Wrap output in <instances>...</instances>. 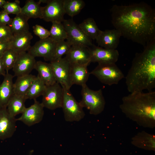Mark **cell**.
<instances>
[{"label":"cell","mask_w":155,"mask_h":155,"mask_svg":"<svg viewBox=\"0 0 155 155\" xmlns=\"http://www.w3.org/2000/svg\"><path fill=\"white\" fill-rule=\"evenodd\" d=\"M111 21L121 36L144 48L155 40V11L144 2L126 5H113Z\"/></svg>","instance_id":"6da1fadb"},{"label":"cell","mask_w":155,"mask_h":155,"mask_svg":"<svg viewBox=\"0 0 155 155\" xmlns=\"http://www.w3.org/2000/svg\"><path fill=\"white\" fill-rule=\"evenodd\" d=\"M128 91L151 92L155 88V40L137 53L125 77Z\"/></svg>","instance_id":"7a4b0ae2"},{"label":"cell","mask_w":155,"mask_h":155,"mask_svg":"<svg viewBox=\"0 0 155 155\" xmlns=\"http://www.w3.org/2000/svg\"><path fill=\"white\" fill-rule=\"evenodd\" d=\"M123 97L119 108L126 117L140 126L155 127V92H134Z\"/></svg>","instance_id":"3957f363"},{"label":"cell","mask_w":155,"mask_h":155,"mask_svg":"<svg viewBox=\"0 0 155 155\" xmlns=\"http://www.w3.org/2000/svg\"><path fill=\"white\" fill-rule=\"evenodd\" d=\"M82 98L79 102L82 108H86L91 115H97L104 111L106 102L101 89L95 90L91 89L86 84L82 86Z\"/></svg>","instance_id":"277c9868"},{"label":"cell","mask_w":155,"mask_h":155,"mask_svg":"<svg viewBox=\"0 0 155 155\" xmlns=\"http://www.w3.org/2000/svg\"><path fill=\"white\" fill-rule=\"evenodd\" d=\"M102 84L109 86L117 84L124 75L115 63H98L91 72Z\"/></svg>","instance_id":"5b68a950"},{"label":"cell","mask_w":155,"mask_h":155,"mask_svg":"<svg viewBox=\"0 0 155 155\" xmlns=\"http://www.w3.org/2000/svg\"><path fill=\"white\" fill-rule=\"evenodd\" d=\"M63 88V96L61 108L65 120L71 122L80 121L85 116L83 108L76 100L70 90Z\"/></svg>","instance_id":"8992f818"},{"label":"cell","mask_w":155,"mask_h":155,"mask_svg":"<svg viewBox=\"0 0 155 155\" xmlns=\"http://www.w3.org/2000/svg\"><path fill=\"white\" fill-rule=\"evenodd\" d=\"M62 23L67 33L66 41L71 46L79 45L90 47L93 45L92 40L84 33L73 19L64 20Z\"/></svg>","instance_id":"52a82bcc"},{"label":"cell","mask_w":155,"mask_h":155,"mask_svg":"<svg viewBox=\"0 0 155 155\" xmlns=\"http://www.w3.org/2000/svg\"><path fill=\"white\" fill-rule=\"evenodd\" d=\"M56 82L63 88L70 90L71 65L65 57L50 62Z\"/></svg>","instance_id":"ba28073f"},{"label":"cell","mask_w":155,"mask_h":155,"mask_svg":"<svg viewBox=\"0 0 155 155\" xmlns=\"http://www.w3.org/2000/svg\"><path fill=\"white\" fill-rule=\"evenodd\" d=\"M41 103L44 107L51 110L61 108L63 96V89L60 84L56 82L47 86L42 95Z\"/></svg>","instance_id":"9c48e42d"},{"label":"cell","mask_w":155,"mask_h":155,"mask_svg":"<svg viewBox=\"0 0 155 155\" xmlns=\"http://www.w3.org/2000/svg\"><path fill=\"white\" fill-rule=\"evenodd\" d=\"M57 43L50 37L40 39L31 46L28 52L34 57H42L51 62L53 60Z\"/></svg>","instance_id":"30bf717a"},{"label":"cell","mask_w":155,"mask_h":155,"mask_svg":"<svg viewBox=\"0 0 155 155\" xmlns=\"http://www.w3.org/2000/svg\"><path fill=\"white\" fill-rule=\"evenodd\" d=\"M45 6L42 7V18L47 22L62 23L65 14L64 0H47Z\"/></svg>","instance_id":"8fae6325"},{"label":"cell","mask_w":155,"mask_h":155,"mask_svg":"<svg viewBox=\"0 0 155 155\" xmlns=\"http://www.w3.org/2000/svg\"><path fill=\"white\" fill-rule=\"evenodd\" d=\"M89 48L91 63H115L118 60L119 54L116 49L103 48L94 44Z\"/></svg>","instance_id":"7c38bea8"},{"label":"cell","mask_w":155,"mask_h":155,"mask_svg":"<svg viewBox=\"0 0 155 155\" xmlns=\"http://www.w3.org/2000/svg\"><path fill=\"white\" fill-rule=\"evenodd\" d=\"M34 104L26 108L17 121H20L26 125L30 126L41 121L44 115V107L41 103L34 100Z\"/></svg>","instance_id":"4fadbf2b"},{"label":"cell","mask_w":155,"mask_h":155,"mask_svg":"<svg viewBox=\"0 0 155 155\" xmlns=\"http://www.w3.org/2000/svg\"><path fill=\"white\" fill-rule=\"evenodd\" d=\"M36 61L35 57L28 52L19 53L13 68L14 76L17 77L28 75L34 69Z\"/></svg>","instance_id":"5bb4252c"},{"label":"cell","mask_w":155,"mask_h":155,"mask_svg":"<svg viewBox=\"0 0 155 155\" xmlns=\"http://www.w3.org/2000/svg\"><path fill=\"white\" fill-rule=\"evenodd\" d=\"M71 65H88L91 63V54L89 47L73 45L65 57Z\"/></svg>","instance_id":"9a60e30c"},{"label":"cell","mask_w":155,"mask_h":155,"mask_svg":"<svg viewBox=\"0 0 155 155\" xmlns=\"http://www.w3.org/2000/svg\"><path fill=\"white\" fill-rule=\"evenodd\" d=\"M16 119L9 113L7 107L0 110V140H4L11 137L16 129Z\"/></svg>","instance_id":"2e32d148"},{"label":"cell","mask_w":155,"mask_h":155,"mask_svg":"<svg viewBox=\"0 0 155 155\" xmlns=\"http://www.w3.org/2000/svg\"><path fill=\"white\" fill-rule=\"evenodd\" d=\"M121 36L120 32L115 29L101 30L96 39L99 46L103 48L116 49Z\"/></svg>","instance_id":"e0dca14e"},{"label":"cell","mask_w":155,"mask_h":155,"mask_svg":"<svg viewBox=\"0 0 155 155\" xmlns=\"http://www.w3.org/2000/svg\"><path fill=\"white\" fill-rule=\"evenodd\" d=\"M13 76L6 73L0 85V105L1 108L7 107L9 100L14 94Z\"/></svg>","instance_id":"ac0fdd59"},{"label":"cell","mask_w":155,"mask_h":155,"mask_svg":"<svg viewBox=\"0 0 155 155\" xmlns=\"http://www.w3.org/2000/svg\"><path fill=\"white\" fill-rule=\"evenodd\" d=\"M131 143L134 146L141 148L154 150L155 136L145 131H142L132 138Z\"/></svg>","instance_id":"d6986e66"},{"label":"cell","mask_w":155,"mask_h":155,"mask_svg":"<svg viewBox=\"0 0 155 155\" xmlns=\"http://www.w3.org/2000/svg\"><path fill=\"white\" fill-rule=\"evenodd\" d=\"M88 66L71 65V81L72 86L76 84L82 86L86 84L90 74L87 68Z\"/></svg>","instance_id":"ffe728a7"},{"label":"cell","mask_w":155,"mask_h":155,"mask_svg":"<svg viewBox=\"0 0 155 155\" xmlns=\"http://www.w3.org/2000/svg\"><path fill=\"white\" fill-rule=\"evenodd\" d=\"M34 69L37 71L38 75L46 86L52 85L57 82L50 63L41 61H37Z\"/></svg>","instance_id":"44dd1931"},{"label":"cell","mask_w":155,"mask_h":155,"mask_svg":"<svg viewBox=\"0 0 155 155\" xmlns=\"http://www.w3.org/2000/svg\"><path fill=\"white\" fill-rule=\"evenodd\" d=\"M33 36L29 31L14 36L11 41L10 48L18 53L28 51L31 47Z\"/></svg>","instance_id":"7402d4cb"},{"label":"cell","mask_w":155,"mask_h":155,"mask_svg":"<svg viewBox=\"0 0 155 155\" xmlns=\"http://www.w3.org/2000/svg\"><path fill=\"white\" fill-rule=\"evenodd\" d=\"M36 76L29 74L18 77L13 83V93L24 97L25 96L32 83Z\"/></svg>","instance_id":"603a6c76"},{"label":"cell","mask_w":155,"mask_h":155,"mask_svg":"<svg viewBox=\"0 0 155 155\" xmlns=\"http://www.w3.org/2000/svg\"><path fill=\"white\" fill-rule=\"evenodd\" d=\"M29 19L21 13L16 15L13 19L11 24L9 26L13 36H16L29 31L28 23Z\"/></svg>","instance_id":"cb8c5ba5"},{"label":"cell","mask_w":155,"mask_h":155,"mask_svg":"<svg viewBox=\"0 0 155 155\" xmlns=\"http://www.w3.org/2000/svg\"><path fill=\"white\" fill-rule=\"evenodd\" d=\"M25 97L14 94L9 100L7 106L9 115L15 117L19 114H22L26 107L25 104Z\"/></svg>","instance_id":"d4e9b609"},{"label":"cell","mask_w":155,"mask_h":155,"mask_svg":"<svg viewBox=\"0 0 155 155\" xmlns=\"http://www.w3.org/2000/svg\"><path fill=\"white\" fill-rule=\"evenodd\" d=\"M39 1L36 2L33 0H27L24 5L21 7V13L29 19L31 18H42V7Z\"/></svg>","instance_id":"484cf974"},{"label":"cell","mask_w":155,"mask_h":155,"mask_svg":"<svg viewBox=\"0 0 155 155\" xmlns=\"http://www.w3.org/2000/svg\"><path fill=\"white\" fill-rule=\"evenodd\" d=\"M47 86L43 81L38 75L30 85L26 96V99H36L42 96Z\"/></svg>","instance_id":"4316f807"},{"label":"cell","mask_w":155,"mask_h":155,"mask_svg":"<svg viewBox=\"0 0 155 155\" xmlns=\"http://www.w3.org/2000/svg\"><path fill=\"white\" fill-rule=\"evenodd\" d=\"M78 25L84 33L92 40H96L101 31L91 18L84 20Z\"/></svg>","instance_id":"83f0119b"},{"label":"cell","mask_w":155,"mask_h":155,"mask_svg":"<svg viewBox=\"0 0 155 155\" xmlns=\"http://www.w3.org/2000/svg\"><path fill=\"white\" fill-rule=\"evenodd\" d=\"M85 5L83 0H64L65 13L72 18L79 13Z\"/></svg>","instance_id":"f1b7e54d"},{"label":"cell","mask_w":155,"mask_h":155,"mask_svg":"<svg viewBox=\"0 0 155 155\" xmlns=\"http://www.w3.org/2000/svg\"><path fill=\"white\" fill-rule=\"evenodd\" d=\"M49 32L50 37L56 42L58 43L66 40L67 33L62 23H52Z\"/></svg>","instance_id":"f546056e"},{"label":"cell","mask_w":155,"mask_h":155,"mask_svg":"<svg viewBox=\"0 0 155 155\" xmlns=\"http://www.w3.org/2000/svg\"><path fill=\"white\" fill-rule=\"evenodd\" d=\"M19 53L11 48L6 50L1 57L6 73L13 68L17 59Z\"/></svg>","instance_id":"4dcf8cb0"},{"label":"cell","mask_w":155,"mask_h":155,"mask_svg":"<svg viewBox=\"0 0 155 155\" xmlns=\"http://www.w3.org/2000/svg\"><path fill=\"white\" fill-rule=\"evenodd\" d=\"M71 46L65 40L58 43L53 60L59 59L69 51ZM52 60V61H53Z\"/></svg>","instance_id":"1f68e13d"},{"label":"cell","mask_w":155,"mask_h":155,"mask_svg":"<svg viewBox=\"0 0 155 155\" xmlns=\"http://www.w3.org/2000/svg\"><path fill=\"white\" fill-rule=\"evenodd\" d=\"M2 7L3 10L8 14H13L16 15L21 12L20 1L18 0L13 2L7 1Z\"/></svg>","instance_id":"d6a6232c"},{"label":"cell","mask_w":155,"mask_h":155,"mask_svg":"<svg viewBox=\"0 0 155 155\" xmlns=\"http://www.w3.org/2000/svg\"><path fill=\"white\" fill-rule=\"evenodd\" d=\"M13 37V34L9 26L0 24V42H11Z\"/></svg>","instance_id":"836d02e7"},{"label":"cell","mask_w":155,"mask_h":155,"mask_svg":"<svg viewBox=\"0 0 155 155\" xmlns=\"http://www.w3.org/2000/svg\"><path fill=\"white\" fill-rule=\"evenodd\" d=\"M33 29L34 34L40 39H45L50 36L49 31L40 25L36 24L33 26Z\"/></svg>","instance_id":"e575fe53"},{"label":"cell","mask_w":155,"mask_h":155,"mask_svg":"<svg viewBox=\"0 0 155 155\" xmlns=\"http://www.w3.org/2000/svg\"><path fill=\"white\" fill-rule=\"evenodd\" d=\"M13 19L11 18L9 14L3 10L0 11V24L9 26L11 24Z\"/></svg>","instance_id":"d590c367"},{"label":"cell","mask_w":155,"mask_h":155,"mask_svg":"<svg viewBox=\"0 0 155 155\" xmlns=\"http://www.w3.org/2000/svg\"><path fill=\"white\" fill-rule=\"evenodd\" d=\"M11 46V42H0V57L4 52Z\"/></svg>","instance_id":"8d00e7d4"},{"label":"cell","mask_w":155,"mask_h":155,"mask_svg":"<svg viewBox=\"0 0 155 155\" xmlns=\"http://www.w3.org/2000/svg\"><path fill=\"white\" fill-rule=\"evenodd\" d=\"M6 73V71L1 57H0V75L3 76Z\"/></svg>","instance_id":"74e56055"},{"label":"cell","mask_w":155,"mask_h":155,"mask_svg":"<svg viewBox=\"0 0 155 155\" xmlns=\"http://www.w3.org/2000/svg\"><path fill=\"white\" fill-rule=\"evenodd\" d=\"M6 1H7L5 0H0V7H2Z\"/></svg>","instance_id":"f35d334b"},{"label":"cell","mask_w":155,"mask_h":155,"mask_svg":"<svg viewBox=\"0 0 155 155\" xmlns=\"http://www.w3.org/2000/svg\"><path fill=\"white\" fill-rule=\"evenodd\" d=\"M1 106L0 105V110L1 109Z\"/></svg>","instance_id":"ab89813d"},{"label":"cell","mask_w":155,"mask_h":155,"mask_svg":"<svg viewBox=\"0 0 155 155\" xmlns=\"http://www.w3.org/2000/svg\"><path fill=\"white\" fill-rule=\"evenodd\" d=\"M1 84V83L0 81V85Z\"/></svg>","instance_id":"60d3db41"}]
</instances>
